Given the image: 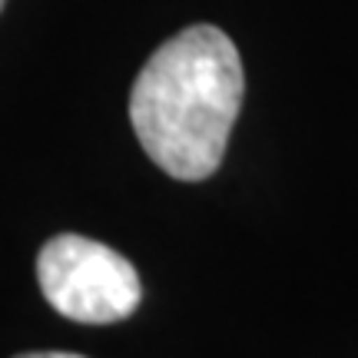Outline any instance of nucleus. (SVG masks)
<instances>
[{
    "label": "nucleus",
    "instance_id": "f257e3e1",
    "mask_svg": "<svg viewBox=\"0 0 358 358\" xmlns=\"http://www.w3.org/2000/svg\"><path fill=\"white\" fill-rule=\"evenodd\" d=\"M243 93L236 43L219 27L196 24L143 64L129 93V123L166 176L199 182L222 166Z\"/></svg>",
    "mask_w": 358,
    "mask_h": 358
},
{
    "label": "nucleus",
    "instance_id": "f03ea898",
    "mask_svg": "<svg viewBox=\"0 0 358 358\" xmlns=\"http://www.w3.org/2000/svg\"><path fill=\"white\" fill-rule=\"evenodd\" d=\"M37 279L47 306L80 325L123 322L143 299L133 262L77 232H60L40 249Z\"/></svg>",
    "mask_w": 358,
    "mask_h": 358
},
{
    "label": "nucleus",
    "instance_id": "7ed1b4c3",
    "mask_svg": "<svg viewBox=\"0 0 358 358\" xmlns=\"http://www.w3.org/2000/svg\"><path fill=\"white\" fill-rule=\"evenodd\" d=\"M17 358H83V355H73V352H27V355Z\"/></svg>",
    "mask_w": 358,
    "mask_h": 358
},
{
    "label": "nucleus",
    "instance_id": "20e7f679",
    "mask_svg": "<svg viewBox=\"0 0 358 358\" xmlns=\"http://www.w3.org/2000/svg\"><path fill=\"white\" fill-rule=\"evenodd\" d=\"M3 3H7V0H0V10H3Z\"/></svg>",
    "mask_w": 358,
    "mask_h": 358
}]
</instances>
